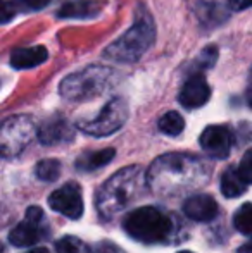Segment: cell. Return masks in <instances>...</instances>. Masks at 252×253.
Returning <instances> with one entry per match:
<instances>
[{
	"mask_svg": "<svg viewBox=\"0 0 252 253\" xmlns=\"http://www.w3.org/2000/svg\"><path fill=\"white\" fill-rule=\"evenodd\" d=\"M114 78H118V74L111 67L90 66L64 78L59 90L67 100H88V98L102 95V91H105L114 83Z\"/></svg>",
	"mask_w": 252,
	"mask_h": 253,
	"instance_id": "3957f363",
	"label": "cell"
},
{
	"mask_svg": "<svg viewBox=\"0 0 252 253\" xmlns=\"http://www.w3.org/2000/svg\"><path fill=\"white\" fill-rule=\"evenodd\" d=\"M37 126L30 116H12L0 124V155H19L37 134Z\"/></svg>",
	"mask_w": 252,
	"mask_h": 253,
	"instance_id": "5b68a950",
	"label": "cell"
},
{
	"mask_svg": "<svg viewBox=\"0 0 252 253\" xmlns=\"http://www.w3.org/2000/svg\"><path fill=\"white\" fill-rule=\"evenodd\" d=\"M37 136L44 145H57L73 138V127L69 126V123L64 117L55 116L50 117L49 121H45L38 127Z\"/></svg>",
	"mask_w": 252,
	"mask_h": 253,
	"instance_id": "8fae6325",
	"label": "cell"
},
{
	"mask_svg": "<svg viewBox=\"0 0 252 253\" xmlns=\"http://www.w3.org/2000/svg\"><path fill=\"white\" fill-rule=\"evenodd\" d=\"M55 250L57 253H90L85 243H81L78 238L74 236H64L55 243Z\"/></svg>",
	"mask_w": 252,
	"mask_h": 253,
	"instance_id": "ffe728a7",
	"label": "cell"
},
{
	"mask_svg": "<svg viewBox=\"0 0 252 253\" xmlns=\"http://www.w3.org/2000/svg\"><path fill=\"white\" fill-rule=\"evenodd\" d=\"M239 253H252V241L246 243L244 247H240L239 248Z\"/></svg>",
	"mask_w": 252,
	"mask_h": 253,
	"instance_id": "83f0119b",
	"label": "cell"
},
{
	"mask_svg": "<svg viewBox=\"0 0 252 253\" xmlns=\"http://www.w3.org/2000/svg\"><path fill=\"white\" fill-rule=\"evenodd\" d=\"M49 205L67 219H80L83 215V198L80 186L76 183L64 184L49 197Z\"/></svg>",
	"mask_w": 252,
	"mask_h": 253,
	"instance_id": "52a82bcc",
	"label": "cell"
},
{
	"mask_svg": "<svg viewBox=\"0 0 252 253\" xmlns=\"http://www.w3.org/2000/svg\"><path fill=\"white\" fill-rule=\"evenodd\" d=\"M247 190V184L239 176L237 169H226L221 176V193L226 198H237L244 195Z\"/></svg>",
	"mask_w": 252,
	"mask_h": 253,
	"instance_id": "5bb4252c",
	"label": "cell"
},
{
	"mask_svg": "<svg viewBox=\"0 0 252 253\" xmlns=\"http://www.w3.org/2000/svg\"><path fill=\"white\" fill-rule=\"evenodd\" d=\"M228 5L232 10H244L252 5V0H228Z\"/></svg>",
	"mask_w": 252,
	"mask_h": 253,
	"instance_id": "484cf974",
	"label": "cell"
},
{
	"mask_svg": "<svg viewBox=\"0 0 252 253\" xmlns=\"http://www.w3.org/2000/svg\"><path fill=\"white\" fill-rule=\"evenodd\" d=\"M216 59H218V48L212 45V47H205L204 50H202L201 57L197 59V64H199V67H212Z\"/></svg>",
	"mask_w": 252,
	"mask_h": 253,
	"instance_id": "7402d4cb",
	"label": "cell"
},
{
	"mask_svg": "<svg viewBox=\"0 0 252 253\" xmlns=\"http://www.w3.org/2000/svg\"><path fill=\"white\" fill-rule=\"evenodd\" d=\"M233 226L239 233L252 236V203H244L233 215Z\"/></svg>",
	"mask_w": 252,
	"mask_h": 253,
	"instance_id": "d6986e66",
	"label": "cell"
},
{
	"mask_svg": "<svg viewBox=\"0 0 252 253\" xmlns=\"http://www.w3.org/2000/svg\"><path fill=\"white\" fill-rule=\"evenodd\" d=\"M209 97H211V88H209L207 81L201 74H195L183 84L178 100L185 109H199L204 103H207Z\"/></svg>",
	"mask_w": 252,
	"mask_h": 253,
	"instance_id": "9c48e42d",
	"label": "cell"
},
{
	"mask_svg": "<svg viewBox=\"0 0 252 253\" xmlns=\"http://www.w3.org/2000/svg\"><path fill=\"white\" fill-rule=\"evenodd\" d=\"M26 220H31V222H40L42 219H44V210L40 209V207H30V209L26 210V217H24Z\"/></svg>",
	"mask_w": 252,
	"mask_h": 253,
	"instance_id": "d4e9b609",
	"label": "cell"
},
{
	"mask_svg": "<svg viewBox=\"0 0 252 253\" xmlns=\"http://www.w3.org/2000/svg\"><path fill=\"white\" fill-rule=\"evenodd\" d=\"M125 231L142 243H161L171 234L173 222L155 207H140L125 217Z\"/></svg>",
	"mask_w": 252,
	"mask_h": 253,
	"instance_id": "277c9868",
	"label": "cell"
},
{
	"mask_svg": "<svg viewBox=\"0 0 252 253\" xmlns=\"http://www.w3.org/2000/svg\"><path fill=\"white\" fill-rule=\"evenodd\" d=\"M232 133L225 126H209L201 134L202 150L216 159H226L232 150Z\"/></svg>",
	"mask_w": 252,
	"mask_h": 253,
	"instance_id": "ba28073f",
	"label": "cell"
},
{
	"mask_svg": "<svg viewBox=\"0 0 252 253\" xmlns=\"http://www.w3.org/2000/svg\"><path fill=\"white\" fill-rule=\"evenodd\" d=\"M28 253H50V252H49L47 248H35V250H31Z\"/></svg>",
	"mask_w": 252,
	"mask_h": 253,
	"instance_id": "f546056e",
	"label": "cell"
},
{
	"mask_svg": "<svg viewBox=\"0 0 252 253\" xmlns=\"http://www.w3.org/2000/svg\"><path fill=\"white\" fill-rule=\"evenodd\" d=\"M247 103H249V107L252 109V81H251L249 88H247Z\"/></svg>",
	"mask_w": 252,
	"mask_h": 253,
	"instance_id": "f1b7e54d",
	"label": "cell"
},
{
	"mask_svg": "<svg viewBox=\"0 0 252 253\" xmlns=\"http://www.w3.org/2000/svg\"><path fill=\"white\" fill-rule=\"evenodd\" d=\"M90 253H123V250H121V248L116 247V245L104 241V243H99L97 247H95Z\"/></svg>",
	"mask_w": 252,
	"mask_h": 253,
	"instance_id": "cb8c5ba5",
	"label": "cell"
},
{
	"mask_svg": "<svg viewBox=\"0 0 252 253\" xmlns=\"http://www.w3.org/2000/svg\"><path fill=\"white\" fill-rule=\"evenodd\" d=\"M97 14V5L92 2H85V0H78V2L64 3L59 10V17H94Z\"/></svg>",
	"mask_w": 252,
	"mask_h": 253,
	"instance_id": "9a60e30c",
	"label": "cell"
},
{
	"mask_svg": "<svg viewBox=\"0 0 252 253\" xmlns=\"http://www.w3.org/2000/svg\"><path fill=\"white\" fill-rule=\"evenodd\" d=\"M128 119V105L123 98H112L104 105L97 117L88 121H80L78 129L90 136H109L116 133Z\"/></svg>",
	"mask_w": 252,
	"mask_h": 253,
	"instance_id": "8992f818",
	"label": "cell"
},
{
	"mask_svg": "<svg viewBox=\"0 0 252 253\" xmlns=\"http://www.w3.org/2000/svg\"><path fill=\"white\" fill-rule=\"evenodd\" d=\"M14 17V7L5 0H0V24L7 23Z\"/></svg>",
	"mask_w": 252,
	"mask_h": 253,
	"instance_id": "603a6c76",
	"label": "cell"
},
{
	"mask_svg": "<svg viewBox=\"0 0 252 253\" xmlns=\"http://www.w3.org/2000/svg\"><path fill=\"white\" fill-rule=\"evenodd\" d=\"M35 176L42 181H47V183H52L55 181L59 176H61V164L55 159H45L40 160L35 167Z\"/></svg>",
	"mask_w": 252,
	"mask_h": 253,
	"instance_id": "ac0fdd59",
	"label": "cell"
},
{
	"mask_svg": "<svg viewBox=\"0 0 252 253\" xmlns=\"http://www.w3.org/2000/svg\"><path fill=\"white\" fill-rule=\"evenodd\" d=\"M114 148H104V150L99 152H92L88 155H85L83 159H80L76 162V166L83 170H92V169H99V167L109 164L114 159Z\"/></svg>",
	"mask_w": 252,
	"mask_h": 253,
	"instance_id": "2e32d148",
	"label": "cell"
},
{
	"mask_svg": "<svg viewBox=\"0 0 252 253\" xmlns=\"http://www.w3.org/2000/svg\"><path fill=\"white\" fill-rule=\"evenodd\" d=\"M42 224L40 222H31V220L24 219L23 222H19L9 234V241L14 245V247H31L35 245L38 240L42 238Z\"/></svg>",
	"mask_w": 252,
	"mask_h": 253,
	"instance_id": "4fadbf2b",
	"label": "cell"
},
{
	"mask_svg": "<svg viewBox=\"0 0 252 253\" xmlns=\"http://www.w3.org/2000/svg\"><path fill=\"white\" fill-rule=\"evenodd\" d=\"M21 2L30 9H44L50 3V0H21Z\"/></svg>",
	"mask_w": 252,
	"mask_h": 253,
	"instance_id": "4316f807",
	"label": "cell"
},
{
	"mask_svg": "<svg viewBox=\"0 0 252 253\" xmlns=\"http://www.w3.org/2000/svg\"><path fill=\"white\" fill-rule=\"evenodd\" d=\"M183 212L192 220L209 222L218 215V203L209 195H194L183 203Z\"/></svg>",
	"mask_w": 252,
	"mask_h": 253,
	"instance_id": "30bf717a",
	"label": "cell"
},
{
	"mask_svg": "<svg viewBox=\"0 0 252 253\" xmlns=\"http://www.w3.org/2000/svg\"><path fill=\"white\" fill-rule=\"evenodd\" d=\"M49 59V52L45 47L37 45V47L16 48L10 55V66L16 69H31L40 64H44Z\"/></svg>",
	"mask_w": 252,
	"mask_h": 253,
	"instance_id": "7c38bea8",
	"label": "cell"
},
{
	"mask_svg": "<svg viewBox=\"0 0 252 253\" xmlns=\"http://www.w3.org/2000/svg\"><path fill=\"white\" fill-rule=\"evenodd\" d=\"M142 181H144V172L137 166L125 167L109 177L97 191L95 198V205L102 219H114L121 210H125L137 198Z\"/></svg>",
	"mask_w": 252,
	"mask_h": 253,
	"instance_id": "6da1fadb",
	"label": "cell"
},
{
	"mask_svg": "<svg viewBox=\"0 0 252 253\" xmlns=\"http://www.w3.org/2000/svg\"><path fill=\"white\" fill-rule=\"evenodd\" d=\"M178 253H194V252H189V250H183V252H178Z\"/></svg>",
	"mask_w": 252,
	"mask_h": 253,
	"instance_id": "4dcf8cb0",
	"label": "cell"
},
{
	"mask_svg": "<svg viewBox=\"0 0 252 253\" xmlns=\"http://www.w3.org/2000/svg\"><path fill=\"white\" fill-rule=\"evenodd\" d=\"M155 38V28L152 19L147 14H142L137 17L135 24L126 31L123 37H119L114 43H111L104 52V57L112 62L131 64L137 62L145 52L151 48Z\"/></svg>",
	"mask_w": 252,
	"mask_h": 253,
	"instance_id": "7a4b0ae2",
	"label": "cell"
},
{
	"mask_svg": "<svg viewBox=\"0 0 252 253\" xmlns=\"http://www.w3.org/2000/svg\"><path fill=\"white\" fill-rule=\"evenodd\" d=\"M0 253H3V247H2V243H0Z\"/></svg>",
	"mask_w": 252,
	"mask_h": 253,
	"instance_id": "1f68e13d",
	"label": "cell"
},
{
	"mask_svg": "<svg viewBox=\"0 0 252 253\" xmlns=\"http://www.w3.org/2000/svg\"><path fill=\"white\" fill-rule=\"evenodd\" d=\"M183 127H185V121H183V117L180 116L178 112H175V110L164 114V116L159 119V129L164 134H168V136H178L183 131Z\"/></svg>",
	"mask_w": 252,
	"mask_h": 253,
	"instance_id": "e0dca14e",
	"label": "cell"
},
{
	"mask_svg": "<svg viewBox=\"0 0 252 253\" xmlns=\"http://www.w3.org/2000/svg\"><path fill=\"white\" fill-rule=\"evenodd\" d=\"M239 176L242 177V181L246 184H252V148L244 153L242 160L239 164V169H237Z\"/></svg>",
	"mask_w": 252,
	"mask_h": 253,
	"instance_id": "44dd1931",
	"label": "cell"
}]
</instances>
